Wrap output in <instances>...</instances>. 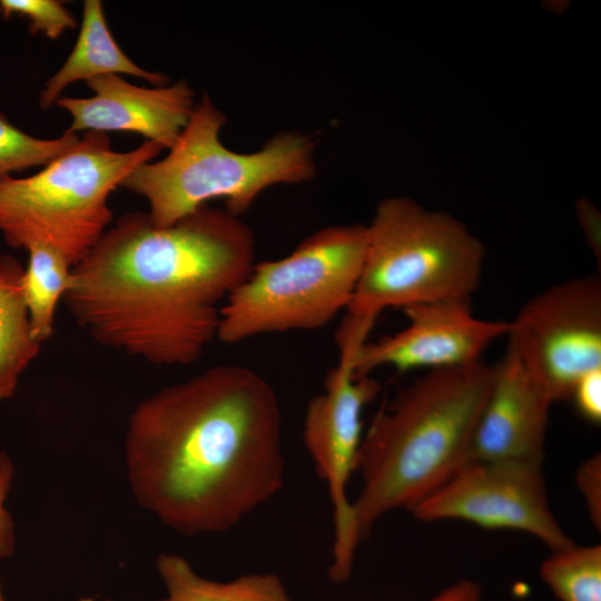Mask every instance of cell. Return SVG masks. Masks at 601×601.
Masks as SVG:
<instances>
[{
	"label": "cell",
	"instance_id": "obj_3",
	"mask_svg": "<svg viewBox=\"0 0 601 601\" xmlns=\"http://www.w3.org/2000/svg\"><path fill=\"white\" fill-rule=\"evenodd\" d=\"M494 366L427 371L382 404L363 433L352 501L361 542L377 521L411 510L471 460L473 432L490 392Z\"/></svg>",
	"mask_w": 601,
	"mask_h": 601
},
{
	"label": "cell",
	"instance_id": "obj_18",
	"mask_svg": "<svg viewBox=\"0 0 601 601\" xmlns=\"http://www.w3.org/2000/svg\"><path fill=\"white\" fill-rule=\"evenodd\" d=\"M540 574L559 601H601V545L574 542L552 551Z\"/></svg>",
	"mask_w": 601,
	"mask_h": 601
},
{
	"label": "cell",
	"instance_id": "obj_11",
	"mask_svg": "<svg viewBox=\"0 0 601 601\" xmlns=\"http://www.w3.org/2000/svg\"><path fill=\"white\" fill-rule=\"evenodd\" d=\"M402 311L408 321L405 328L355 349V375H370L381 366L406 372L469 365L481 361L489 345L509 332V322L474 316L470 300L428 302Z\"/></svg>",
	"mask_w": 601,
	"mask_h": 601
},
{
	"label": "cell",
	"instance_id": "obj_12",
	"mask_svg": "<svg viewBox=\"0 0 601 601\" xmlns=\"http://www.w3.org/2000/svg\"><path fill=\"white\" fill-rule=\"evenodd\" d=\"M95 93L89 98L60 97L56 106L68 111L67 130L135 132L170 149L196 106L195 91L181 79L173 85L147 88L128 82L120 75L88 80Z\"/></svg>",
	"mask_w": 601,
	"mask_h": 601
},
{
	"label": "cell",
	"instance_id": "obj_20",
	"mask_svg": "<svg viewBox=\"0 0 601 601\" xmlns=\"http://www.w3.org/2000/svg\"><path fill=\"white\" fill-rule=\"evenodd\" d=\"M0 14L27 18L31 35L42 33L52 40L77 27L71 11L59 0H0Z\"/></svg>",
	"mask_w": 601,
	"mask_h": 601
},
{
	"label": "cell",
	"instance_id": "obj_13",
	"mask_svg": "<svg viewBox=\"0 0 601 601\" xmlns=\"http://www.w3.org/2000/svg\"><path fill=\"white\" fill-rule=\"evenodd\" d=\"M493 366L492 385L472 436L471 460L543 464L552 403L509 344Z\"/></svg>",
	"mask_w": 601,
	"mask_h": 601
},
{
	"label": "cell",
	"instance_id": "obj_7",
	"mask_svg": "<svg viewBox=\"0 0 601 601\" xmlns=\"http://www.w3.org/2000/svg\"><path fill=\"white\" fill-rule=\"evenodd\" d=\"M366 244V225H333L307 236L283 258L255 263L223 304L217 338L231 345L329 324L353 297Z\"/></svg>",
	"mask_w": 601,
	"mask_h": 601
},
{
	"label": "cell",
	"instance_id": "obj_6",
	"mask_svg": "<svg viewBox=\"0 0 601 601\" xmlns=\"http://www.w3.org/2000/svg\"><path fill=\"white\" fill-rule=\"evenodd\" d=\"M162 147L146 140L116 151L106 132L86 131L69 151L28 177L0 179V233L13 248L42 243L73 267L110 227L111 193Z\"/></svg>",
	"mask_w": 601,
	"mask_h": 601
},
{
	"label": "cell",
	"instance_id": "obj_25",
	"mask_svg": "<svg viewBox=\"0 0 601 601\" xmlns=\"http://www.w3.org/2000/svg\"><path fill=\"white\" fill-rule=\"evenodd\" d=\"M430 601H483V599L481 587L472 580L464 579L444 589Z\"/></svg>",
	"mask_w": 601,
	"mask_h": 601
},
{
	"label": "cell",
	"instance_id": "obj_17",
	"mask_svg": "<svg viewBox=\"0 0 601 601\" xmlns=\"http://www.w3.org/2000/svg\"><path fill=\"white\" fill-rule=\"evenodd\" d=\"M28 264L23 274V293L32 338L43 345L55 331L58 304L67 292L72 266L56 248L42 243L24 247Z\"/></svg>",
	"mask_w": 601,
	"mask_h": 601
},
{
	"label": "cell",
	"instance_id": "obj_21",
	"mask_svg": "<svg viewBox=\"0 0 601 601\" xmlns=\"http://www.w3.org/2000/svg\"><path fill=\"white\" fill-rule=\"evenodd\" d=\"M13 476L14 464L12 460L4 451L0 450V560L11 556L16 549L14 522L6 508ZM0 601H4L1 588Z\"/></svg>",
	"mask_w": 601,
	"mask_h": 601
},
{
	"label": "cell",
	"instance_id": "obj_5",
	"mask_svg": "<svg viewBox=\"0 0 601 601\" xmlns=\"http://www.w3.org/2000/svg\"><path fill=\"white\" fill-rule=\"evenodd\" d=\"M366 230L363 268L341 331L367 337L386 308L470 300L477 289L484 246L449 214L390 197L378 204Z\"/></svg>",
	"mask_w": 601,
	"mask_h": 601
},
{
	"label": "cell",
	"instance_id": "obj_8",
	"mask_svg": "<svg viewBox=\"0 0 601 601\" xmlns=\"http://www.w3.org/2000/svg\"><path fill=\"white\" fill-rule=\"evenodd\" d=\"M508 344L549 401L571 398L601 368V278L585 275L529 299L509 322Z\"/></svg>",
	"mask_w": 601,
	"mask_h": 601
},
{
	"label": "cell",
	"instance_id": "obj_24",
	"mask_svg": "<svg viewBox=\"0 0 601 601\" xmlns=\"http://www.w3.org/2000/svg\"><path fill=\"white\" fill-rule=\"evenodd\" d=\"M579 218L592 252L600 257V216L589 201H579Z\"/></svg>",
	"mask_w": 601,
	"mask_h": 601
},
{
	"label": "cell",
	"instance_id": "obj_4",
	"mask_svg": "<svg viewBox=\"0 0 601 601\" xmlns=\"http://www.w3.org/2000/svg\"><path fill=\"white\" fill-rule=\"evenodd\" d=\"M225 115L204 93L166 157L136 168L121 187L142 196L157 226H169L211 199L240 217L268 187L302 184L316 173L315 142L282 131L257 151L243 154L220 140Z\"/></svg>",
	"mask_w": 601,
	"mask_h": 601
},
{
	"label": "cell",
	"instance_id": "obj_23",
	"mask_svg": "<svg viewBox=\"0 0 601 601\" xmlns=\"http://www.w3.org/2000/svg\"><path fill=\"white\" fill-rule=\"evenodd\" d=\"M571 398L580 414L598 424L601 421V368L582 376L575 384Z\"/></svg>",
	"mask_w": 601,
	"mask_h": 601
},
{
	"label": "cell",
	"instance_id": "obj_10",
	"mask_svg": "<svg viewBox=\"0 0 601 601\" xmlns=\"http://www.w3.org/2000/svg\"><path fill=\"white\" fill-rule=\"evenodd\" d=\"M411 513L422 522L463 520L522 531L551 551L574 543L551 510L542 463L470 460Z\"/></svg>",
	"mask_w": 601,
	"mask_h": 601
},
{
	"label": "cell",
	"instance_id": "obj_15",
	"mask_svg": "<svg viewBox=\"0 0 601 601\" xmlns=\"http://www.w3.org/2000/svg\"><path fill=\"white\" fill-rule=\"evenodd\" d=\"M24 267L12 256H0V401L14 396L41 344L30 332L23 293Z\"/></svg>",
	"mask_w": 601,
	"mask_h": 601
},
{
	"label": "cell",
	"instance_id": "obj_9",
	"mask_svg": "<svg viewBox=\"0 0 601 601\" xmlns=\"http://www.w3.org/2000/svg\"><path fill=\"white\" fill-rule=\"evenodd\" d=\"M356 348L338 347V363L326 374L324 391L308 401L303 426L304 445L332 504L334 539L328 578L334 583L349 578L359 544L347 487L356 472L363 411L381 391L371 375H355L352 355Z\"/></svg>",
	"mask_w": 601,
	"mask_h": 601
},
{
	"label": "cell",
	"instance_id": "obj_14",
	"mask_svg": "<svg viewBox=\"0 0 601 601\" xmlns=\"http://www.w3.org/2000/svg\"><path fill=\"white\" fill-rule=\"evenodd\" d=\"M129 75L155 87L168 85L161 72L148 71L136 65L118 46L111 35L100 0H85L82 19L72 51L59 70L45 83L39 107L51 108L63 90L76 81H88L104 75Z\"/></svg>",
	"mask_w": 601,
	"mask_h": 601
},
{
	"label": "cell",
	"instance_id": "obj_27",
	"mask_svg": "<svg viewBox=\"0 0 601 601\" xmlns=\"http://www.w3.org/2000/svg\"><path fill=\"white\" fill-rule=\"evenodd\" d=\"M157 601H167L166 599H162V600H157Z\"/></svg>",
	"mask_w": 601,
	"mask_h": 601
},
{
	"label": "cell",
	"instance_id": "obj_2",
	"mask_svg": "<svg viewBox=\"0 0 601 601\" xmlns=\"http://www.w3.org/2000/svg\"><path fill=\"white\" fill-rule=\"evenodd\" d=\"M255 250L250 227L209 204L165 227L126 213L72 267L62 302L105 347L190 365L217 338L220 303L248 276Z\"/></svg>",
	"mask_w": 601,
	"mask_h": 601
},
{
	"label": "cell",
	"instance_id": "obj_19",
	"mask_svg": "<svg viewBox=\"0 0 601 601\" xmlns=\"http://www.w3.org/2000/svg\"><path fill=\"white\" fill-rule=\"evenodd\" d=\"M80 137L66 130L56 138H38L16 127L0 110V179L32 167H45L72 149Z\"/></svg>",
	"mask_w": 601,
	"mask_h": 601
},
{
	"label": "cell",
	"instance_id": "obj_26",
	"mask_svg": "<svg viewBox=\"0 0 601 601\" xmlns=\"http://www.w3.org/2000/svg\"><path fill=\"white\" fill-rule=\"evenodd\" d=\"M77 601H97V600H95V599H92V598H80V599L77 600ZM105 601H110V600H105Z\"/></svg>",
	"mask_w": 601,
	"mask_h": 601
},
{
	"label": "cell",
	"instance_id": "obj_16",
	"mask_svg": "<svg viewBox=\"0 0 601 601\" xmlns=\"http://www.w3.org/2000/svg\"><path fill=\"white\" fill-rule=\"evenodd\" d=\"M156 568L167 591V601H292L275 573H248L226 582L199 575L176 553H160Z\"/></svg>",
	"mask_w": 601,
	"mask_h": 601
},
{
	"label": "cell",
	"instance_id": "obj_22",
	"mask_svg": "<svg viewBox=\"0 0 601 601\" xmlns=\"http://www.w3.org/2000/svg\"><path fill=\"white\" fill-rule=\"evenodd\" d=\"M575 483L580 491L590 520L600 531L601 528V455L595 453L582 462L575 473Z\"/></svg>",
	"mask_w": 601,
	"mask_h": 601
},
{
	"label": "cell",
	"instance_id": "obj_1",
	"mask_svg": "<svg viewBox=\"0 0 601 601\" xmlns=\"http://www.w3.org/2000/svg\"><path fill=\"white\" fill-rule=\"evenodd\" d=\"M282 412L260 374L217 365L140 401L125 436L137 502L185 534L223 533L286 479Z\"/></svg>",
	"mask_w": 601,
	"mask_h": 601
}]
</instances>
